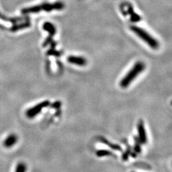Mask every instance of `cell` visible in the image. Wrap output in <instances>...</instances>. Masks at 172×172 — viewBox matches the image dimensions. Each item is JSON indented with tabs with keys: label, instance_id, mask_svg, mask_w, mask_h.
I'll use <instances>...</instances> for the list:
<instances>
[{
	"label": "cell",
	"instance_id": "1",
	"mask_svg": "<svg viewBox=\"0 0 172 172\" xmlns=\"http://www.w3.org/2000/svg\"><path fill=\"white\" fill-rule=\"evenodd\" d=\"M64 8V5L63 2H57L54 3H42L33 6L30 8H26L22 10V13L26 14H34L38 13L41 11L51 12L53 10H61Z\"/></svg>",
	"mask_w": 172,
	"mask_h": 172
},
{
	"label": "cell",
	"instance_id": "2",
	"mask_svg": "<svg viewBox=\"0 0 172 172\" xmlns=\"http://www.w3.org/2000/svg\"><path fill=\"white\" fill-rule=\"evenodd\" d=\"M144 63L138 61L133 66V68L124 76L120 82V86L122 88H126L134 81L137 76L145 70Z\"/></svg>",
	"mask_w": 172,
	"mask_h": 172
},
{
	"label": "cell",
	"instance_id": "3",
	"mask_svg": "<svg viewBox=\"0 0 172 172\" xmlns=\"http://www.w3.org/2000/svg\"><path fill=\"white\" fill-rule=\"evenodd\" d=\"M131 30L135 33L140 38L145 42L150 47L152 48L153 49H157L159 46V42L156 40L155 38L152 36L148 32H147L143 28L137 26H132L130 27Z\"/></svg>",
	"mask_w": 172,
	"mask_h": 172
},
{
	"label": "cell",
	"instance_id": "4",
	"mask_svg": "<svg viewBox=\"0 0 172 172\" xmlns=\"http://www.w3.org/2000/svg\"><path fill=\"white\" fill-rule=\"evenodd\" d=\"M50 104L51 103L49 100H45L40 103H38L36 105H35V106H33V107L29 109L26 111V116L30 119H32L36 117L38 113H40L42 111L43 109L49 107Z\"/></svg>",
	"mask_w": 172,
	"mask_h": 172
},
{
	"label": "cell",
	"instance_id": "5",
	"mask_svg": "<svg viewBox=\"0 0 172 172\" xmlns=\"http://www.w3.org/2000/svg\"><path fill=\"white\" fill-rule=\"evenodd\" d=\"M43 29L49 33V36L47 37L46 40L44 42V43L43 45V47H46V46H47L48 44L50 43V42L52 40V37L55 35L56 29H55V27L54 26V24L49 22H46L43 24Z\"/></svg>",
	"mask_w": 172,
	"mask_h": 172
},
{
	"label": "cell",
	"instance_id": "6",
	"mask_svg": "<svg viewBox=\"0 0 172 172\" xmlns=\"http://www.w3.org/2000/svg\"><path fill=\"white\" fill-rule=\"evenodd\" d=\"M138 129V139L140 141L141 143L143 145H145L147 143V136L144 126V122L142 120H140L137 126Z\"/></svg>",
	"mask_w": 172,
	"mask_h": 172
},
{
	"label": "cell",
	"instance_id": "7",
	"mask_svg": "<svg viewBox=\"0 0 172 172\" xmlns=\"http://www.w3.org/2000/svg\"><path fill=\"white\" fill-rule=\"evenodd\" d=\"M67 61L71 64L80 66H85L86 64H87V60H86L84 57L81 56L70 55L68 57V58H67Z\"/></svg>",
	"mask_w": 172,
	"mask_h": 172
},
{
	"label": "cell",
	"instance_id": "8",
	"mask_svg": "<svg viewBox=\"0 0 172 172\" xmlns=\"http://www.w3.org/2000/svg\"><path fill=\"white\" fill-rule=\"evenodd\" d=\"M18 137L15 134H10L8 135L3 141V146L6 148H10L13 147L17 142Z\"/></svg>",
	"mask_w": 172,
	"mask_h": 172
},
{
	"label": "cell",
	"instance_id": "9",
	"mask_svg": "<svg viewBox=\"0 0 172 172\" xmlns=\"http://www.w3.org/2000/svg\"><path fill=\"white\" fill-rule=\"evenodd\" d=\"M128 14L130 15V20L133 23H138L141 21V17L138 14L135 12L132 6H129L128 7Z\"/></svg>",
	"mask_w": 172,
	"mask_h": 172
},
{
	"label": "cell",
	"instance_id": "10",
	"mask_svg": "<svg viewBox=\"0 0 172 172\" xmlns=\"http://www.w3.org/2000/svg\"><path fill=\"white\" fill-rule=\"evenodd\" d=\"M100 141L104 143V144H106L107 146H109L110 148H111L112 150H117V151H121L122 150V148L117 144H114V143H110L109 142L107 139H105L104 138H100Z\"/></svg>",
	"mask_w": 172,
	"mask_h": 172
},
{
	"label": "cell",
	"instance_id": "11",
	"mask_svg": "<svg viewBox=\"0 0 172 172\" xmlns=\"http://www.w3.org/2000/svg\"><path fill=\"white\" fill-rule=\"evenodd\" d=\"M96 154L98 157L101 158L104 156H110L113 154V153L109 150L101 149V150H98L96 152Z\"/></svg>",
	"mask_w": 172,
	"mask_h": 172
},
{
	"label": "cell",
	"instance_id": "12",
	"mask_svg": "<svg viewBox=\"0 0 172 172\" xmlns=\"http://www.w3.org/2000/svg\"><path fill=\"white\" fill-rule=\"evenodd\" d=\"M135 139V145H134V151L136 153V154H139L141 151V143L140 141L139 140L138 138L137 137H135L134 138Z\"/></svg>",
	"mask_w": 172,
	"mask_h": 172
},
{
	"label": "cell",
	"instance_id": "13",
	"mask_svg": "<svg viewBox=\"0 0 172 172\" xmlns=\"http://www.w3.org/2000/svg\"><path fill=\"white\" fill-rule=\"evenodd\" d=\"M30 26H31V24H30V23H23V24H21L15 26L14 27H12V29H10V31H16L17 30H22V29L30 27Z\"/></svg>",
	"mask_w": 172,
	"mask_h": 172
},
{
	"label": "cell",
	"instance_id": "14",
	"mask_svg": "<svg viewBox=\"0 0 172 172\" xmlns=\"http://www.w3.org/2000/svg\"><path fill=\"white\" fill-rule=\"evenodd\" d=\"M0 18H2L3 19V20H5V21H10L13 23H16L17 21H21L23 20V18H8V17H5V15H3L2 14L0 13Z\"/></svg>",
	"mask_w": 172,
	"mask_h": 172
},
{
	"label": "cell",
	"instance_id": "15",
	"mask_svg": "<svg viewBox=\"0 0 172 172\" xmlns=\"http://www.w3.org/2000/svg\"><path fill=\"white\" fill-rule=\"evenodd\" d=\"M26 170H27L26 165L24 163V162H19L16 167L15 172H26Z\"/></svg>",
	"mask_w": 172,
	"mask_h": 172
},
{
	"label": "cell",
	"instance_id": "16",
	"mask_svg": "<svg viewBox=\"0 0 172 172\" xmlns=\"http://www.w3.org/2000/svg\"><path fill=\"white\" fill-rule=\"evenodd\" d=\"M50 105H51V107L52 108L57 109H59L61 106V102L59 101H57L53 103L52 104H50Z\"/></svg>",
	"mask_w": 172,
	"mask_h": 172
},
{
	"label": "cell",
	"instance_id": "17",
	"mask_svg": "<svg viewBox=\"0 0 172 172\" xmlns=\"http://www.w3.org/2000/svg\"><path fill=\"white\" fill-rule=\"evenodd\" d=\"M133 172H134V171H133Z\"/></svg>",
	"mask_w": 172,
	"mask_h": 172
}]
</instances>
